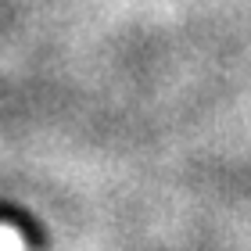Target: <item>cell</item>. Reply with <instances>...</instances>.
Masks as SVG:
<instances>
[{
	"label": "cell",
	"mask_w": 251,
	"mask_h": 251,
	"mask_svg": "<svg viewBox=\"0 0 251 251\" xmlns=\"http://www.w3.org/2000/svg\"><path fill=\"white\" fill-rule=\"evenodd\" d=\"M0 251H25L22 248V237L11 226H0Z\"/></svg>",
	"instance_id": "1"
}]
</instances>
